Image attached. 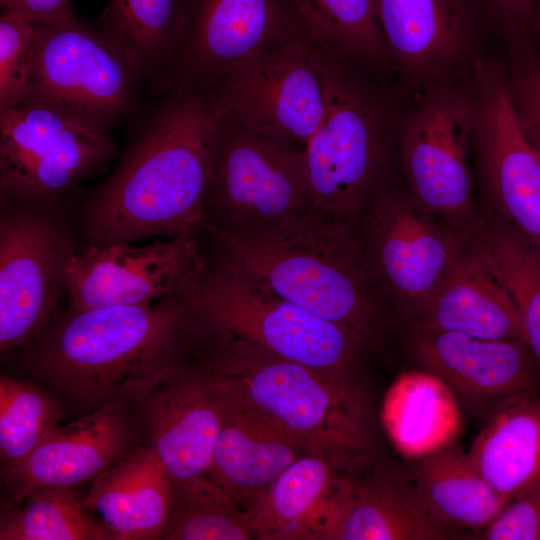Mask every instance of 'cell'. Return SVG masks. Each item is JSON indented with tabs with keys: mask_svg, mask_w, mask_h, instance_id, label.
Here are the masks:
<instances>
[{
	"mask_svg": "<svg viewBox=\"0 0 540 540\" xmlns=\"http://www.w3.org/2000/svg\"><path fill=\"white\" fill-rule=\"evenodd\" d=\"M326 111L304 155L314 208L357 223L388 183L397 119L372 70L318 49Z\"/></svg>",
	"mask_w": 540,
	"mask_h": 540,
	"instance_id": "obj_5",
	"label": "cell"
},
{
	"mask_svg": "<svg viewBox=\"0 0 540 540\" xmlns=\"http://www.w3.org/2000/svg\"><path fill=\"white\" fill-rule=\"evenodd\" d=\"M75 486H49L2 510L0 540H106Z\"/></svg>",
	"mask_w": 540,
	"mask_h": 540,
	"instance_id": "obj_33",
	"label": "cell"
},
{
	"mask_svg": "<svg viewBox=\"0 0 540 540\" xmlns=\"http://www.w3.org/2000/svg\"><path fill=\"white\" fill-rule=\"evenodd\" d=\"M381 420L395 449L413 462L457 442L462 408L440 377L418 368L402 372L392 382Z\"/></svg>",
	"mask_w": 540,
	"mask_h": 540,
	"instance_id": "obj_27",
	"label": "cell"
},
{
	"mask_svg": "<svg viewBox=\"0 0 540 540\" xmlns=\"http://www.w3.org/2000/svg\"><path fill=\"white\" fill-rule=\"evenodd\" d=\"M358 224L375 283L405 320L434 294L470 243L390 185L369 202Z\"/></svg>",
	"mask_w": 540,
	"mask_h": 540,
	"instance_id": "obj_12",
	"label": "cell"
},
{
	"mask_svg": "<svg viewBox=\"0 0 540 540\" xmlns=\"http://www.w3.org/2000/svg\"><path fill=\"white\" fill-rule=\"evenodd\" d=\"M171 481L153 449L142 444L91 482L84 505L106 540H158Z\"/></svg>",
	"mask_w": 540,
	"mask_h": 540,
	"instance_id": "obj_24",
	"label": "cell"
},
{
	"mask_svg": "<svg viewBox=\"0 0 540 540\" xmlns=\"http://www.w3.org/2000/svg\"><path fill=\"white\" fill-rule=\"evenodd\" d=\"M72 0H13L1 14L33 24L55 25L76 18Z\"/></svg>",
	"mask_w": 540,
	"mask_h": 540,
	"instance_id": "obj_39",
	"label": "cell"
},
{
	"mask_svg": "<svg viewBox=\"0 0 540 540\" xmlns=\"http://www.w3.org/2000/svg\"><path fill=\"white\" fill-rule=\"evenodd\" d=\"M407 321L410 330L525 342L515 303L471 239L438 289Z\"/></svg>",
	"mask_w": 540,
	"mask_h": 540,
	"instance_id": "obj_21",
	"label": "cell"
},
{
	"mask_svg": "<svg viewBox=\"0 0 540 540\" xmlns=\"http://www.w3.org/2000/svg\"><path fill=\"white\" fill-rule=\"evenodd\" d=\"M391 66L429 80L466 55L483 10L477 0H374Z\"/></svg>",
	"mask_w": 540,
	"mask_h": 540,
	"instance_id": "obj_20",
	"label": "cell"
},
{
	"mask_svg": "<svg viewBox=\"0 0 540 540\" xmlns=\"http://www.w3.org/2000/svg\"><path fill=\"white\" fill-rule=\"evenodd\" d=\"M57 399L39 386L0 377L1 469L25 459L58 426Z\"/></svg>",
	"mask_w": 540,
	"mask_h": 540,
	"instance_id": "obj_34",
	"label": "cell"
},
{
	"mask_svg": "<svg viewBox=\"0 0 540 540\" xmlns=\"http://www.w3.org/2000/svg\"><path fill=\"white\" fill-rule=\"evenodd\" d=\"M35 65L34 26L0 16V109L29 96Z\"/></svg>",
	"mask_w": 540,
	"mask_h": 540,
	"instance_id": "obj_35",
	"label": "cell"
},
{
	"mask_svg": "<svg viewBox=\"0 0 540 540\" xmlns=\"http://www.w3.org/2000/svg\"><path fill=\"white\" fill-rule=\"evenodd\" d=\"M130 404L143 444L153 449L172 480L207 474L222 423L223 397L206 360L192 364L182 355Z\"/></svg>",
	"mask_w": 540,
	"mask_h": 540,
	"instance_id": "obj_16",
	"label": "cell"
},
{
	"mask_svg": "<svg viewBox=\"0 0 540 540\" xmlns=\"http://www.w3.org/2000/svg\"><path fill=\"white\" fill-rule=\"evenodd\" d=\"M305 454L293 441L245 417L223 398L222 423L206 476L245 512Z\"/></svg>",
	"mask_w": 540,
	"mask_h": 540,
	"instance_id": "obj_26",
	"label": "cell"
},
{
	"mask_svg": "<svg viewBox=\"0 0 540 540\" xmlns=\"http://www.w3.org/2000/svg\"><path fill=\"white\" fill-rule=\"evenodd\" d=\"M185 0H109L102 33L142 80L153 82L169 64L182 35Z\"/></svg>",
	"mask_w": 540,
	"mask_h": 540,
	"instance_id": "obj_29",
	"label": "cell"
},
{
	"mask_svg": "<svg viewBox=\"0 0 540 540\" xmlns=\"http://www.w3.org/2000/svg\"><path fill=\"white\" fill-rule=\"evenodd\" d=\"M399 147L412 201L470 237L480 216L472 198L467 95L447 87L429 92L402 125Z\"/></svg>",
	"mask_w": 540,
	"mask_h": 540,
	"instance_id": "obj_14",
	"label": "cell"
},
{
	"mask_svg": "<svg viewBox=\"0 0 540 540\" xmlns=\"http://www.w3.org/2000/svg\"><path fill=\"white\" fill-rule=\"evenodd\" d=\"M220 256L251 273L282 298L346 326L372 347L386 303L371 274L358 222L315 208L252 231H210Z\"/></svg>",
	"mask_w": 540,
	"mask_h": 540,
	"instance_id": "obj_3",
	"label": "cell"
},
{
	"mask_svg": "<svg viewBox=\"0 0 540 540\" xmlns=\"http://www.w3.org/2000/svg\"><path fill=\"white\" fill-rule=\"evenodd\" d=\"M182 296L202 330L247 341L334 377L359 378L372 347L354 330L282 298L222 256L213 266L203 260Z\"/></svg>",
	"mask_w": 540,
	"mask_h": 540,
	"instance_id": "obj_6",
	"label": "cell"
},
{
	"mask_svg": "<svg viewBox=\"0 0 540 540\" xmlns=\"http://www.w3.org/2000/svg\"><path fill=\"white\" fill-rule=\"evenodd\" d=\"M203 333L210 346L205 360L230 407L343 470L373 458L370 407L359 378L334 377L247 341Z\"/></svg>",
	"mask_w": 540,
	"mask_h": 540,
	"instance_id": "obj_2",
	"label": "cell"
},
{
	"mask_svg": "<svg viewBox=\"0 0 540 540\" xmlns=\"http://www.w3.org/2000/svg\"><path fill=\"white\" fill-rule=\"evenodd\" d=\"M164 96L85 210L91 244L175 237L206 227L218 118L207 90Z\"/></svg>",
	"mask_w": 540,
	"mask_h": 540,
	"instance_id": "obj_1",
	"label": "cell"
},
{
	"mask_svg": "<svg viewBox=\"0 0 540 540\" xmlns=\"http://www.w3.org/2000/svg\"><path fill=\"white\" fill-rule=\"evenodd\" d=\"M510 85L521 124L540 158V61L536 56L515 63Z\"/></svg>",
	"mask_w": 540,
	"mask_h": 540,
	"instance_id": "obj_37",
	"label": "cell"
},
{
	"mask_svg": "<svg viewBox=\"0 0 540 540\" xmlns=\"http://www.w3.org/2000/svg\"><path fill=\"white\" fill-rule=\"evenodd\" d=\"M217 118L206 230L252 231L314 209L304 151Z\"/></svg>",
	"mask_w": 540,
	"mask_h": 540,
	"instance_id": "obj_7",
	"label": "cell"
},
{
	"mask_svg": "<svg viewBox=\"0 0 540 540\" xmlns=\"http://www.w3.org/2000/svg\"><path fill=\"white\" fill-rule=\"evenodd\" d=\"M471 241L515 303L525 343L540 363V252L489 212Z\"/></svg>",
	"mask_w": 540,
	"mask_h": 540,
	"instance_id": "obj_30",
	"label": "cell"
},
{
	"mask_svg": "<svg viewBox=\"0 0 540 540\" xmlns=\"http://www.w3.org/2000/svg\"><path fill=\"white\" fill-rule=\"evenodd\" d=\"M128 401L101 405L79 419L58 425L21 462L1 469L12 503L49 486L93 481L143 444Z\"/></svg>",
	"mask_w": 540,
	"mask_h": 540,
	"instance_id": "obj_19",
	"label": "cell"
},
{
	"mask_svg": "<svg viewBox=\"0 0 540 540\" xmlns=\"http://www.w3.org/2000/svg\"><path fill=\"white\" fill-rule=\"evenodd\" d=\"M293 42L312 44L292 0H185L179 44L151 89L208 90L246 59Z\"/></svg>",
	"mask_w": 540,
	"mask_h": 540,
	"instance_id": "obj_10",
	"label": "cell"
},
{
	"mask_svg": "<svg viewBox=\"0 0 540 540\" xmlns=\"http://www.w3.org/2000/svg\"><path fill=\"white\" fill-rule=\"evenodd\" d=\"M115 154L107 131L47 101L0 109L2 198L44 207Z\"/></svg>",
	"mask_w": 540,
	"mask_h": 540,
	"instance_id": "obj_8",
	"label": "cell"
},
{
	"mask_svg": "<svg viewBox=\"0 0 540 540\" xmlns=\"http://www.w3.org/2000/svg\"><path fill=\"white\" fill-rule=\"evenodd\" d=\"M195 333L182 295L157 303L73 311L36 356L41 377L72 403L91 410L130 401L183 355Z\"/></svg>",
	"mask_w": 540,
	"mask_h": 540,
	"instance_id": "obj_4",
	"label": "cell"
},
{
	"mask_svg": "<svg viewBox=\"0 0 540 540\" xmlns=\"http://www.w3.org/2000/svg\"><path fill=\"white\" fill-rule=\"evenodd\" d=\"M217 117L304 151L326 111V87L316 48L293 42L252 56L208 90Z\"/></svg>",
	"mask_w": 540,
	"mask_h": 540,
	"instance_id": "obj_9",
	"label": "cell"
},
{
	"mask_svg": "<svg viewBox=\"0 0 540 540\" xmlns=\"http://www.w3.org/2000/svg\"><path fill=\"white\" fill-rule=\"evenodd\" d=\"M453 535L423 505L409 470L371 459L350 472L334 540H446Z\"/></svg>",
	"mask_w": 540,
	"mask_h": 540,
	"instance_id": "obj_23",
	"label": "cell"
},
{
	"mask_svg": "<svg viewBox=\"0 0 540 540\" xmlns=\"http://www.w3.org/2000/svg\"><path fill=\"white\" fill-rule=\"evenodd\" d=\"M312 45L372 71L391 67L374 0H292Z\"/></svg>",
	"mask_w": 540,
	"mask_h": 540,
	"instance_id": "obj_31",
	"label": "cell"
},
{
	"mask_svg": "<svg viewBox=\"0 0 540 540\" xmlns=\"http://www.w3.org/2000/svg\"><path fill=\"white\" fill-rule=\"evenodd\" d=\"M467 98L488 212L540 252V158L521 124L510 79L499 65L477 62Z\"/></svg>",
	"mask_w": 540,
	"mask_h": 540,
	"instance_id": "obj_11",
	"label": "cell"
},
{
	"mask_svg": "<svg viewBox=\"0 0 540 540\" xmlns=\"http://www.w3.org/2000/svg\"><path fill=\"white\" fill-rule=\"evenodd\" d=\"M59 219L30 206L0 224V350L35 338L54 315L73 256Z\"/></svg>",
	"mask_w": 540,
	"mask_h": 540,
	"instance_id": "obj_15",
	"label": "cell"
},
{
	"mask_svg": "<svg viewBox=\"0 0 540 540\" xmlns=\"http://www.w3.org/2000/svg\"><path fill=\"white\" fill-rule=\"evenodd\" d=\"M409 349L472 416L485 419L507 401L540 391V363L522 340L409 330Z\"/></svg>",
	"mask_w": 540,
	"mask_h": 540,
	"instance_id": "obj_18",
	"label": "cell"
},
{
	"mask_svg": "<svg viewBox=\"0 0 540 540\" xmlns=\"http://www.w3.org/2000/svg\"><path fill=\"white\" fill-rule=\"evenodd\" d=\"M474 539L540 540V483L510 499Z\"/></svg>",
	"mask_w": 540,
	"mask_h": 540,
	"instance_id": "obj_36",
	"label": "cell"
},
{
	"mask_svg": "<svg viewBox=\"0 0 540 540\" xmlns=\"http://www.w3.org/2000/svg\"><path fill=\"white\" fill-rule=\"evenodd\" d=\"M348 472L324 457L300 456L244 512L253 538L328 539Z\"/></svg>",
	"mask_w": 540,
	"mask_h": 540,
	"instance_id": "obj_22",
	"label": "cell"
},
{
	"mask_svg": "<svg viewBox=\"0 0 540 540\" xmlns=\"http://www.w3.org/2000/svg\"><path fill=\"white\" fill-rule=\"evenodd\" d=\"M244 512L206 475L172 480L169 510L159 539L248 540Z\"/></svg>",
	"mask_w": 540,
	"mask_h": 540,
	"instance_id": "obj_32",
	"label": "cell"
},
{
	"mask_svg": "<svg viewBox=\"0 0 540 540\" xmlns=\"http://www.w3.org/2000/svg\"><path fill=\"white\" fill-rule=\"evenodd\" d=\"M532 27H535V29H537L540 33V0H535L532 16Z\"/></svg>",
	"mask_w": 540,
	"mask_h": 540,
	"instance_id": "obj_40",
	"label": "cell"
},
{
	"mask_svg": "<svg viewBox=\"0 0 540 540\" xmlns=\"http://www.w3.org/2000/svg\"><path fill=\"white\" fill-rule=\"evenodd\" d=\"M409 473L428 513L454 539H474L510 500L457 442L413 461Z\"/></svg>",
	"mask_w": 540,
	"mask_h": 540,
	"instance_id": "obj_25",
	"label": "cell"
},
{
	"mask_svg": "<svg viewBox=\"0 0 540 540\" xmlns=\"http://www.w3.org/2000/svg\"><path fill=\"white\" fill-rule=\"evenodd\" d=\"M484 421L467 451L493 488L512 499L540 483V391L507 401Z\"/></svg>",
	"mask_w": 540,
	"mask_h": 540,
	"instance_id": "obj_28",
	"label": "cell"
},
{
	"mask_svg": "<svg viewBox=\"0 0 540 540\" xmlns=\"http://www.w3.org/2000/svg\"><path fill=\"white\" fill-rule=\"evenodd\" d=\"M203 260L193 234L143 247L91 244L71 257L65 291L73 311L151 303L182 295Z\"/></svg>",
	"mask_w": 540,
	"mask_h": 540,
	"instance_id": "obj_17",
	"label": "cell"
},
{
	"mask_svg": "<svg viewBox=\"0 0 540 540\" xmlns=\"http://www.w3.org/2000/svg\"><path fill=\"white\" fill-rule=\"evenodd\" d=\"M33 26L35 65L28 98L47 101L105 131L132 108L141 79L100 28L77 17Z\"/></svg>",
	"mask_w": 540,
	"mask_h": 540,
	"instance_id": "obj_13",
	"label": "cell"
},
{
	"mask_svg": "<svg viewBox=\"0 0 540 540\" xmlns=\"http://www.w3.org/2000/svg\"><path fill=\"white\" fill-rule=\"evenodd\" d=\"M484 14L495 22L513 42L526 39L532 27L535 0H477Z\"/></svg>",
	"mask_w": 540,
	"mask_h": 540,
	"instance_id": "obj_38",
	"label": "cell"
},
{
	"mask_svg": "<svg viewBox=\"0 0 540 540\" xmlns=\"http://www.w3.org/2000/svg\"><path fill=\"white\" fill-rule=\"evenodd\" d=\"M13 0H0L1 8L8 6Z\"/></svg>",
	"mask_w": 540,
	"mask_h": 540,
	"instance_id": "obj_41",
	"label": "cell"
}]
</instances>
